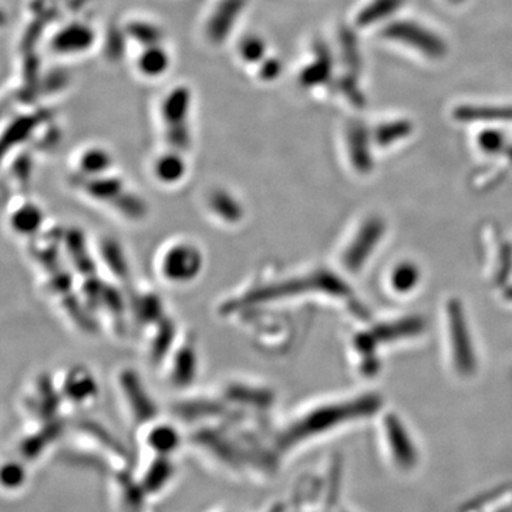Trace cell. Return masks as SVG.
Here are the masks:
<instances>
[{
    "label": "cell",
    "instance_id": "2e32d148",
    "mask_svg": "<svg viewBox=\"0 0 512 512\" xmlns=\"http://www.w3.org/2000/svg\"><path fill=\"white\" fill-rule=\"evenodd\" d=\"M241 55L248 62H258L265 55V45L259 37H248L241 43Z\"/></svg>",
    "mask_w": 512,
    "mask_h": 512
},
{
    "label": "cell",
    "instance_id": "277c9868",
    "mask_svg": "<svg viewBox=\"0 0 512 512\" xmlns=\"http://www.w3.org/2000/svg\"><path fill=\"white\" fill-rule=\"evenodd\" d=\"M387 232L386 221L380 215H369L350 235L340 254L343 268L350 274H359L376 254Z\"/></svg>",
    "mask_w": 512,
    "mask_h": 512
},
{
    "label": "cell",
    "instance_id": "d6986e66",
    "mask_svg": "<svg viewBox=\"0 0 512 512\" xmlns=\"http://www.w3.org/2000/svg\"><path fill=\"white\" fill-rule=\"evenodd\" d=\"M279 70H281V66H279L275 60H271V62L265 64V69L262 70V76H264L265 79H274L276 74L279 73Z\"/></svg>",
    "mask_w": 512,
    "mask_h": 512
},
{
    "label": "cell",
    "instance_id": "7a4b0ae2",
    "mask_svg": "<svg viewBox=\"0 0 512 512\" xmlns=\"http://www.w3.org/2000/svg\"><path fill=\"white\" fill-rule=\"evenodd\" d=\"M380 399L375 394H363L343 402L329 403L313 409L303 416L298 426L293 427L289 433L291 440H305L309 437H318L352 423V420L362 419L379 410Z\"/></svg>",
    "mask_w": 512,
    "mask_h": 512
},
{
    "label": "cell",
    "instance_id": "30bf717a",
    "mask_svg": "<svg viewBox=\"0 0 512 512\" xmlns=\"http://www.w3.org/2000/svg\"><path fill=\"white\" fill-rule=\"evenodd\" d=\"M144 443L154 456L170 457L178 447V436L173 427L157 426L148 431Z\"/></svg>",
    "mask_w": 512,
    "mask_h": 512
},
{
    "label": "cell",
    "instance_id": "6da1fadb",
    "mask_svg": "<svg viewBox=\"0 0 512 512\" xmlns=\"http://www.w3.org/2000/svg\"><path fill=\"white\" fill-rule=\"evenodd\" d=\"M443 333L448 363L460 379L477 375L480 359L476 339L463 303L448 299L443 309Z\"/></svg>",
    "mask_w": 512,
    "mask_h": 512
},
{
    "label": "cell",
    "instance_id": "3957f363",
    "mask_svg": "<svg viewBox=\"0 0 512 512\" xmlns=\"http://www.w3.org/2000/svg\"><path fill=\"white\" fill-rule=\"evenodd\" d=\"M426 330L424 320L419 316L389 319L380 322L375 328L365 330L356 336L353 352L357 355L359 367L365 375H372L379 369L380 346L397 345L406 340L417 339Z\"/></svg>",
    "mask_w": 512,
    "mask_h": 512
},
{
    "label": "cell",
    "instance_id": "52a82bcc",
    "mask_svg": "<svg viewBox=\"0 0 512 512\" xmlns=\"http://www.w3.org/2000/svg\"><path fill=\"white\" fill-rule=\"evenodd\" d=\"M423 284V269L413 259L394 262L386 275V286L396 298H409Z\"/></svg>",
    "mask_w": 512,
    "mask_h": 512
},
{
    "label": "cell",
    "instance_id": "9a60e30c",
    "mask_svg": "<svg viewBox=\"0 0 512 512\" xmlns=\"http://www.w3.org/2000/svg\"><path fill=\"white\" fill-rule=\"evenodd\" d=\"M328 67V57H320L309 69H306L305 72L302 73V82L305 83L306 86H313V84L325 82Z\"/></svg>",
    "mask_w": 512,
    "mask_h": 512
},
{
    "label": "cell",
    "instance_id": "5b68a950",
    "mask_svg": "<svg viewBox=\"0 0 512 512\" xmlns=\"http://www.w3.org/2000/svg\"><path fill=\"white\" fill-rule=\"evenodd\" d=\"M384 36L394 42L412 47L413 50L429 59H440L446 55V43L436 33L424 26L417 25L416 22L402 20V22L393 23L384 30Z\"/></svg>",
    "mask_w": 512,
    "mask_h": 512
},
{
    "label": "cell",
    "instance_id": "8fae6325",
    "mask_svg": "<svg viewBox=\"0 0 512 512\" xmlns=\"http://www.w3.org/2000/svg\"><path fill=\"white\" fill-rule=\"evenodd\" d=\"M241 9V0H228L218 10L217 15L211 20L210 36L215 40H221L227 30L232 28L237 18L238 10Z\"/></svg>",
    "mask_w": 512,
    "mask_h": 512
},
{
    "label": "cell",
    "instance_id": "9c48e42d",
    "mask_svg": "<svg viewBox=\"0 0 512 512\" xmlns=\"http://www.w3.org/2000/svg\"><path fill=\"white\" fill-rule=\"evenodd\" d=\"M349 158L356 173L366 175L372 171L373 160L370 153L369 134L362 127L353 126L349 131Z\"/></svg>",
    "mask_w": 512,
    "mask_h": 512
},
{
    "label": "cell",
    "instance_id": "5bb4252c",
    "mask_svg": "<svg viewBox=\"0 0 512 512\" xmlns=\"http://www.w3.org/2000/svg\"><path fill=\"white\" fill-rule=\"evenodd\" d=\"M168 56L163 49L157 46H150L143 53L140 59L141 72L147 76H160L168 67Z\"/></svg>",
    "mask_w": 512,
    "mask_h": 512
},
{
    "label": "cell",
    "instance_id": "ac0fdd59",
    "mask_svg": "<svg viewBox=\"0 0 512 512\" xmlns=\"http://www.w3.org/2000/svg\"><path fill=\"white\" fill-rule=\"evenodd\" d=\"M130 33L134 39H137L138 42L146 43L148 47L156 46V43L158 42V32L153 28V26L137 23V25L131 26Z\"/></svg>",
    "mask_w": 512,
    "mask_h": 512
},
{
    "label": "cell",
    "instance_id": "e0dca14e",
    "mask_svg": "<svg viewBox=\"0 0 512 512\" xmlns=\"http://www.w3.org/2000/svg\"><path fill=\"white\" fill-rule=\"evenodd\" d=\"M157 174L160 178H170L173 180L174 177L181 174V163L177 157L167 156L158 160L157 163Z\"/></svg>",
    "mask_w": 512,
    "mask_h": 512
},
{
    "label": "cell",
    "instance_id": "ba28073f",
    "mask_svg": "<svg viewBox=\"0 0 512 512\" xmlns=\"http://www.w3.org/2000/svg\"><path fill=\"white\" fill-rule=\"evenodd\" d=\"M188 109H190V93L184 87L173 90V93L168 94L164 101V119L171 128L170 136L174 144H184L188 140L184 124Z\"/></svg>",
    "mask_w": 512,
    "mask_h": 512
},
{
    "label": "cell",
    "instance_id": "8992f818",
    "mask_svg": "<svg viewBox=\"0 0 512 512\" xmlns=\"http://www.w3.org/2000/svg\"><path fill=\"white\" fill-rule=\"evenodd\" d=\"M382 434L386 453L394 466L410 470L417 461L416 444L403 421L396 416H387L383 420Z\"/></svg>",
    "mask_w": 512,
    "mask_h": 512
},
{
    "label": "cell",
    "instance_id": "ffe728a7",
    "mask_svg": "<svg viewBox=\"0 0 512 512\" xmlns=\"http://www.w3.org/2000/svg\"><path fill=\"white\" fill-rule=\"evenodd\" d=\"M453 3L461 2V0H451Z\"/></svg>",
    "mask_w": 512,
    "mask_h": 512
},
{
    "label": "cell",
    "instance_id": "4fadbf2b",
    "mask_svg": "<svg viewBox=\"0 0 512 512\" xmlns=\"http://www.w3.org/2000/svg\"><path fill=\"white\" fill-rule=\"evenodd\" d=\"M412 127L409 123L404 121H390V123H384L382 126L377 127L375 138L377 146L390 147L393 144L399 143L409 136Z\"/></svg>",
    "mask_w": 512,
    "mask_h": 512
},
{
    "label": "cell",
    "instance_id": "7c38bea8",
    "mask_svg": "<svg viewBox=\"0 0 512 512\" xmlns=\"http://www.w3.org/2000/svg\"><path fill=\"white\" fill-rule=\"evenodd\" d=\"M403 0H373L372 3L362 10L357 16V23L360 26H370L373 22H379L384 18H389L394 10L402 6Z\"/></svg>",
    "mask_w": 512,
    "mask_h": 512
}]
</instances>
